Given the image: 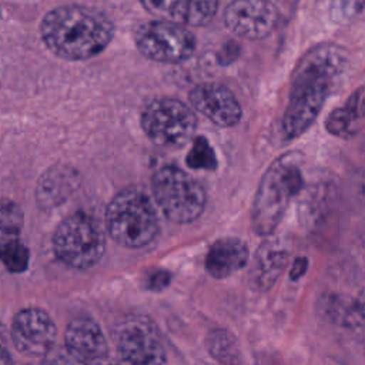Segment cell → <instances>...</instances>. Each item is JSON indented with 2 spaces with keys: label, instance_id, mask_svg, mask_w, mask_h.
I'll return each instance as SVG.
<instances>
[{
  "label": "cell",
  "instance_id": "29",
  "mask_svg": "<svg viewBox=\"0 0 365 365\" xmlns=\"http://www.w3.org/2000/svg\"><path fill=\"white\" fill-rule=\"evenodd\" d=\"M9 339H11V338H10V332L6 329L4 324L0 322V342H1V344H7Z\"/></svg>",
  "mask_w": 365,
  "mask_h": 365
},
{
  "label": "cell",
  "instance_id": "10",
  "mask_svg": "<svg viewBox=\"0 0 365 365\" xmlns=\"http://www.w3.org/2000/svg\"><path fill=\"white\" fill-rule=\"evenodd\" d=\"M57 328L51 317L41 308L30 307L19 311L11 322L10 338L19 352L40 358L47 355L56 342Z\"/></svg>",
  "mask_w": 365,
  "mask_h": 365
},
{
  "label": "cell",
  "instance_id": "11",
  "mask_svg": "<svg viewBox=\"0 0 365 365\" xmlns=\"http://www.w3.org/2000/svg\"><path fill=\"white\" fill-rule=\"evenodd\" d=\"M278 21V10L269 0H232L224 10V24L245 40L267 37Z\"/></svg>",
  "mask_w": 365,
  "mask_h": 365
},
{
  "label": "cell",
  "instance_id": "2",
  "mask_svg": "<svg viewBox=\"0 0 365 365\" xmlns=\"http://www.w3.org/2000/svg\"><path fill=\"white\" fill-rule=\"evenodd\" d=\"M41 41L54 56L83 61L101 54L115 27L103 10L84 4H61L48 10L38 27Z\"/></svg>",
  "mask_w": 365,
  "mask_h": 365
},
{
  "label": "cell",
  "instance_id": "18",
  "mask_svg": "<svg viewBox=\"0 0 365 365\" xmlns=\"http://www.w3.org/2000/svg\"><path fill=\"white\" fill-rule=\"evenodd\" d=\"M210 354L222 365H240V349L235 338L225 329H212L207 336Z\"/></svg>",
  "mask_w": 365,
  "mask_h": 365
},
{
  "label": "cell",
  "instance_id": "28",
  "mask_svg": "<svg viewBox=\"0 0 365 365\" xmlns=\"http://www.w3.org/2000/svg\"><path fill=\"white\" fill-rule=\"evenodd\" d=\"M355 308H356L358 315L365 321V289H362L361 294L358 295L356 302H355Z\"/></svg>",
  "mask_w": 365,
  "mask_h": 365
},
{
  "label": "cell",
  "instance_id": "4",
  "mask_svg": "<svg viewBox=\"0 0 365 365\" xmlns=\"http://www.w3.org/2000/svg\"><path fill=\"white\" fill-rule=\"evenodd\" d=\"M106 222L110 237L127 248H143L154 241L160 224L148 197L138 190L120 191L107 205Z\"/></svg>",
  "mask_w": 365,
  "mask_h": 365
},
{
  "label": "cell",
  "instance_id": "7",
  "mask_svg": "<svg viewBox=\"0 0 365 365\" xmlns=\"http://www.w3.org/2000/svg\"><path fill=\"white\" fill-rule=\"evenodd\" d=\"M140 123L154 144L170 148L185 145L197 130L194 111L181 100L168 96L150 100L141 110Z\"/></svg>",
  "mask_w": 365,
  "mask_h": 365
},
{
  "label": "cell",
  "instance_id": "8",
  "mask_svg": "<svg viewBox=\"0 0 365 365\" xmlns=\"http://www.w3.org/2000/svg\"><path fill=\"white\" fill-rule=\"evenodd\" d=\"M134 44L140 54L148 60L178 64L194 54L197 38L187 26L157 19L141 23L137 27Z\"/></svg>",
  "mask_w": 365,
  "mask_h": 365
},
{
  "label": "cell",
  "instance_id": "26",
  "mask_svg": "<svg viewBox=\"0 0 365 365\" xmlns=\"http://www.w3.org/2000/svg\"><path fill=\"white\" fill-rule=\"evenodd\" d=\"M170 281V275L165 272V271H158V272H154L151 277H150V282H151V288L154 289H160V288H164Z\"/></svg>",
  "mask_w": 365,
  "mask_h": 365
},
{
  "label": "cell",
  "instance_id": "12",
  "mask_svg": "<svg viewBox=\"0 0 365 365\" xmlns=\"http://www.w3.org/2000/svg\"><path fill=\"white\" fill-rule=\"evenodd\" d=\"M188 100L194 110L218 127H234L241 120V104L224 84L200 83L191 88Z\"/></svg>",
  "mask_w": 365,
  "mask_h": 365
},
{
  "label": "cell",
  "instance_id": "22",
  "mask_svg": "<svg viewBox=\"0 0 365 365\" xmlns=\"http://www.w3.org/2000/svg\"><path fill=\"white\" fill-rule=\"evenodd\" d=\"M358 121L356 115L354 114V111L345 104L342 107H336L334 108L327 120H325V127L328 130V133L338 135V137H346L349 134H352L354 131V124Z\"/></svg>",
  "mask_w": 365,
  "mask_h": 365
},
{
  "label": "cell",
  "instance_id": "16",
  "mask_svg": "<svg viewBox=\"0 0 365 365\" xmlns=\"http://www.w3.org/2000/svg\"><path fill=\"white\" fill-rule=\"evenodd\" d=\"M250 261L248 245L237 237H225L214 241L207 251L204 265L214 278H227Z\"/></svg>",
  "mask_w": 365,
  "mask_h": 365
},
{
  "label": "cell",
  "instance_id": "14",
  "mask_svg": "<svg viewBox=\"0 0 365 365\" xmlns=\"http://www.w3.org/2000/svg\"><path fill=\"white\" fill-rule=\"evenodd\" d=\"M140 3L161 20L192 27L207 26L218 10V0H140Z\"/></svg>",
  "mask_w": 365,
  "mask_h": 365
},
{
  "label": "cell",
  "instance_id": "3",
  "mask_svg": "<svg viewBox=\"0 0 365 365\" xmlns=\"http://www.w3.org/2000/svg\"><path fill=\"white\" fill-rule=\"evenodd\" d=\"M304 184L301 157L287 153L271 163L258 184L251 207V224L258 235L268 237L279 225L291 200Z\"/></svg>",
  "mask_w": 365,
  "mask_h": 365
},
{
  "label": "cell",
  "instance_id": "6",
  "mask_svg": "<svg viewBox=\"0 0 365 365\" xmlns=\"http://www.w3.org/2000/svg\"><path fill=\"white\" fill-rule=\"evenodd\" d=\"M53 248L60 261L76 269L97 264L106 248L104 234L97 221L84 212L66 217L54 231Z\"/></svg>",
  "mask_w": 365,
  "mask_h": 365
},
{
  "label": "cell",
  "instance_id": "1",
  "mask_svg": "<svg viewBox=\"0 0 365 365\" xmlns=\"http://www.w3.org/2000/svg\"><path fill=\"white\" fill-rule=\"evenodd\" d=\"M346 63V50L332 43L312 47L297 63L281 123L288 140L302 135L314 124Z\"/></svg>",
  "mask_w": 365,
  "mask_h": 365
},
{
  "label": "cell",
  "instance_id": "24",
  "mask_svg": "<svg viewBox=\"0 0 365 365\" xmlns=\"http://www.w3.org/2000/svg\"><path fill=\"white\" fill-rule=\"evenodd\" d=\"M345 104L354 111L358 120L365 118V87L355 90Z\"/></svg>",
  "mask_w": 365,
  "mask_h": 365
},
{
  "label": "cell",
  "instance_id": "23",
  "mask_svg": "<svg viewBox=\"0 0 365 365\" xmlns=\"http://www.w3.org/2000/svg\"><path fill=\"white\" fill-rule=\"evenodd\" d=\"M365 0H332L329 4V19L336 24H345L361 13Z\"/></svg>",
  "mask_w": 365,
  "mask_h": 365
},
{
  "label": "cell",
  "instance_id": "9",
  "mask_svg": "<svg viewBox=\"0 0 365 365\" xmlns=\"http://www.w3.org/2000/svg\"><path fill=\"white\" fill-rule=\"evenodd\" d=\"M120 365H167L164 346L154 329L141 319L121 322L114 334Z\"/></svg>",
  "mask_w": 365,
  "mask_h": 365
},
{
  "label": "cell",
  "instance_id": "21",
  "mask_svg": "<svg viewBox=\"0 0 365 365\" xmlns=\"http://www.w3.org/2000/svg\"><path fill=\"white\" fill-rule=\"evenodd\" d=\"M185 163L194 170H214L217 167V157L205 137L200 135L194 138Z\"/></svg>",
  "mask_w": 365,
  "mask_h": 365
},
{
  "label": "cell",
  "instance_id": "30",
  "mask_svg": "<svg viewBox=\"0 0 365 365\" xmlns=\"http://www.w3.org/2000/svg\"><path fill=\"white\" fill-rule=\"evenodd\" d=\"M31 365H43V362H40V364H31Z\"/></svg>",
  "mask_w": 365,
  "mask_h": 365
},
{
  "label": "cell",
  "instance_id": "17",
  "mask_svg": "<svg viewBox=\"0 0 365 365\" xmlns=\"http://www.w3.org/2000/svg\"><path fill=\"white\" fill-rule=\"evenodd\" d=\"M77 174L68 167L50 168L38 181L37 201L41 207H56L67 198L76 187Z\"/></svg>",
  "mask_w": 365,
  "mask_h": 365
},
{
  "label": "cell",
  "instance_id": "5",
  "mask_svg": "<svg viewBox=\"0 0 365 365\" xmlns=\"http://www.w3.org/2000/svg\"><path fill=\"white\" fill-rule=\"evenodd\" d=\"M153 195L164 215L177 224L197 220L205 207L202 185L175 165L158 168L151 180Z\"/></svg>",
  "mask_w": 365,
  "mask_h": 365
},
{
  "label": "cell",
  "instance_id": "25",
  "mask_svg": "<svg viewBox=\"0 0 365 365\" xmlns=\"http://www.w3.org/2000/svg\"><path fill=\"white\" fill-rule=\"evenodd\" d=\"M307 268H308V259L305 257L295 258V261L292 262V267L289 269V278L292 281H297L307 272Z\"/></svg>",
  "mask_w": 365,
  "mask_h": 365
},
{
  "label": "cell",
  "instance_id": "13",
  "mask_svg": "<svg viewBox=\"0 0 365 365\" xmlns=\"http://www.w3.org/2000/svg\"><path fill=\"white\" fill-rule=\"evenodd\" d=\"M66 349L84 365H108L106 336L96 321L77 317L64 332Z\"/></svg>",
  "mask_w": 365,
  "mask_h": 365
},
{
  "label": "cell",
  "instance_id": "20",
  "mask_svg": "<svg viewBox=\"0 0 365 365\" xmlns=\"http://www.w3.org/2000/svg\"><path fill=\"white\" fill-rule=\"evenodd\" d=\"M0 262L10 272H23L29 265V250L19 240L13 238L0 247Z\"/></svg>",
  "mask_w": 365,
  "mask_h": 365
},
{
  "label": "cell",
  "instance_id": "15",
  "mask_svg": "<svg viewBox=\"0 0 365 365\" xmlns=\"http://www.w3.org/2000/svg\"><path fill=\"white\" fill-rule=\"evenodd\" d=\"M288 261V250L278 240L264 241L250 267V284L257 291H268L281 277Z\"/></svg>",
  "mask_w": 365,
  "mask_h": 365
},
{
  "label": "cell",
  "instance_id": "27",
  "mask_svg": "<svg viewBox=\"0 0 365 365\" xmlns=\"http://www.w3.org/2000/svg\"><path fill=\"white\" fill-rule=\"evenodd\" d=\"M0 365H13V358L7 348V344H1V342H0Z\"/></svg>",
  "mask_w": 365,
  "mask_h": 365
},
{
  "label": "cell",
  "instance_id": "31",
  "mask_svg": "<svg viewBox=\"0 0 365 365\" xmlns=\"http://www.w3.org/2000/svg\"><path fill=\"white\" fill-rule=\"evenodd\" d=\"M0 17H1V6H0Z\"/></svg>",
  "mask_w": 365,
  "mask_h": 365
},
{
  "label": "cell",
  "instance_id": "19",
  "mask_svg": "<svg viewBox=\"0 0 365 365\" xmlns=\"http://www.w3.org/2000/svg\"><path fill=\"white\" fill-rule=\"evenodd\" d=\"M23 221L21 208L11 200L0 198V247L13 238H19Z\"/></svg>",
  "mask_w": 365,
  "mask_h": 365
}]
</instances>
